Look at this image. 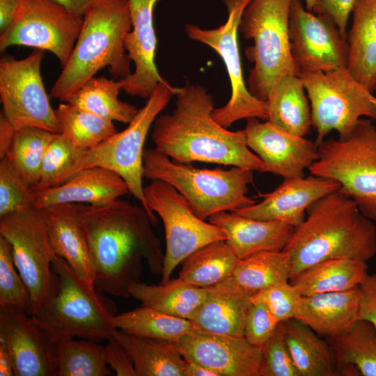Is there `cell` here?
<instances>
[{"label":"cell","instance_id":"4fadbf2b","mask_svg":"<svg viewBox=\"0 0 376 376\" xmlns=\"http://www.w3.org/2000/svg\"><path fill=\"white\" fill-rule=\"evenodd\" d=\"M143 191L147 205L159 216L165 230L161 283L168 281L175 268L190 254L210 243L226 240L221 229L199 218L186 198L167 182L152 180Z\"/></svg>","mask_w":376,"mask_h":376},{"label":"cell","instance_id":"ac0fdd59","mask_svg":"<svg viewBox=\"0 0 376 376\" xmlns=\"http://www.w3.org/2000/svg\"><path fill=\"white\" fill-rule=\"evenodd\" d=\"M183 358L196 361L218 376H260L263 348L244 336L195 328L175 343Z\"/></svg>","mask_w":376,"mask_h":376},{"label":"cell","instance_id":"6da1fadb","mask_svg":"<svg viewBox=\"0 0 376 376\" xmlns=\"http://www.w3.org/2000/svg\"><path fill=\"white\" fill-rule=\"evenodd\" d=\"M77 207L97 289L115 297H131L130 288L140 282L144 261L152 274H162L164 253L142 205L118 198L103 205L77 203Z\"/></svg>","mask_w":376,"mask_h":376},{"label":"cell","instance_id":"d4e9b609","mask_svg":"<svg viewBox=\"0 0 376 376\" xmlns=\"http://www.w3.org/2000/svg\"><path fill=\"white\" fill-rule=\"evenodd\" d=\"M359 285L341 292L301 295L295 318L321 337H334L359 320Z\"/></svg>","mask_w":376,"mask_h":376},{"label":"cell","instance_id":"2e32d148","mask_svg":"<svg viewBox=\"0 0 376 376\" xmlns=\"http://www.w3.org/2000/svg\"><path fill=\"white\" fill-rule=\"evenodd\" d=\"M289 39L298 75L347 66V38L330 18L306 10L301 0H292L291 3Z\"/></svg>","mask_w":376,"mask_h":376},{"label":"cell","instance_id":"9a60e30c","mask_svg":"<svg viewBox=\"0 0 376 376\" xmlns=\"http://www.w3.org/2000/svg\"><path fill=\"white\" fill-rule=\"evenodd\" d=\"M45 51L35 49L17 60L0 59V99L2 114L17 129L36 127L58 134L60 129L41 75Z\"/></svg>","mask_w":376,"mask_h":376},{"label":"cell","instance_id":"d590c367","mask_svg":"<svg viewBox=\"0 0 376 376\" xmlns=\"http://www.w3.org/2000/svg\"><path fill=\"white\" fill-rule=\"evenodd\" d=\"M110 320L117 329L173 343L196 328L189 320L172 316L146 306L115 315Z\"/></svg>","mask_w":376,"mask_h":376},{"label":"cell","instance_id":"f35d334b","mask_svg":"<svg viewBox=\"0 0 376 376\" xmlns=\"http://www.w3.org/2000/svg\"><path fill=\"white\" fill-rule=\"evenodd\" d=\"M104 347L90 340L65 339L57 343V376H105L111 370Z\"/></svg>","mask_w":376,"mask_h":376},{"label":"cell","instance_id":"db71d44e","mask_svg":"<svg viewBox=\"0 0 376 376\" xmlns=\"http://www.w3.org/2000/svg\"><path fill=\"white\" fill-rule=\"evenodd\" d=\"M74 13L84 17L95 0H53Z\"/></svg>","mask_w":376,"mask_h":376},{"label":"cell","instance_id":"e0dca14e","mask_svg":"<svg viewBox=\"0 0 376 376\" xmlns=\"http://www.w3.org/2000/svg\"><path fill=\"white\" fill-rule=\"evenodd\" d=\"M22 308L0 305V342L12 357L15 376H57V343Z\"/></svg>","mask_w":376,"mask_h":376},{"label":"cell","instance_id":"ffe728a7","mask_svg":"<svg viewBox=\"0 0 376 376\" xmlns=\"http://www.w3.org/2000/svg\"><path fill=\"white\" fill-rule=\"evenodd\" d=\"M159 0H128L132 29L125 40V49L134 64V70L120 79L123 90L130 95L148 100L158 84L167 81L155 63L157 37L154 9Z\"/></svg>","mask_w":376,"mask_h":376},{"label":"cell","instance_id":"8fae6325","mask_svg":"<svg viewBox=\"0 0 376 376\" xmlns=\"http://www.w3.org/2000/svg\"><path fill=\"white\" fill-rule=\"evenodd\" d=\"M0 235L11 244L13 260L30 296V316L39 312L57 290L52 269L56 255L40 209L26 208L0 217Z\"/></svg>","mask_w":376,"mask_h":376},{"label":"cell","instance_id":"9c48e42d","mask_svg":"<svg viewBox=\"0 0 376 376\" xmlns=\"http://www.w3.org/2000/svg\"><path fill=\"white\" fill-rule=\"evenodd\" d=\"M311 110L317 145L333 130L347 137L363 116L376 122V97L347 68L323 72H301Z\"/></svg>","mask_w":376,"mask_h":376},{"label":"cell","instance_id":"5b68a950","mask_svg":"<svg viewBox=\"0 0 376 376\" xmlns=\"http://www.w3.org/2000/svg\"><path fill=\"white\" fill-rule=\"evenodd\" d=\"M52 269L56 292L31 315L39 327L56 343L75 337L95 342L113 337L117 329L110 319L116 315L115 303L90 287L61 257L55 256Z\"/></svg>","mask_w":376,"mask_h":376},{"label":"cell","instance_id":"8992f818","mask_svg":"<svg viewBox=\"0 0 376 376\" xmlns=\"http://www.w3.org/2000/svg\"><path fill=\"white\" fill-rule=\"evenodd\" d=\"M143 177L173 186L203 220L219 212H235L257 202L247 196L253 171L237 166L228 170L197 169L178 163L156 149L145 148Z\"/></svg>","mask_w":376,"mask_h":376},{"label":"cell","instance_id":"4dcf8cb0","mask_svg":"<svg viewBox=\"0 0 376 376\" xmlns=\"http://www.w3.org/2000/svg\"><path fill=\"white\" fill-rule=\"evenodd\" d=\"M285 340L301 376H335L332 350L313 329L296 318L282 322Z\"/></svg>","mask_w":376,"mask_h":376},{"label":"cell","instance_id":"ee69618b","mask_svg":"<svg viewBox=\"0 0 376 376\" xmlns=\"http://www.w3.org/2000/svg\"><path fill=\"white\" fill-rule=\"evenodd\" d=\"M262 348L260 376H301L288 350L283 322Z\"/></svg>","mask_w":376,"mask_h":376},{"label":"cell","instance_id":"83f0119b","mask_svg":"<svg viewBox=\"0 0 376 376\" xmlns=\"http://www.w3.org/2000/svg\"><path fill=\"white\" fill-rule=\"evenodd\" d=\"M270 123L289 134L304 136L310 130L311 110L303 79L297 74L283 76L265 101Z\"/></svg>","mask_w":376,"mask_h":376},{"label":"cell","instance_id":"7c38bea8","mask_svg":"<svg viewBox=\"0 0 376 376\" xmlns=\"http://www.w3.org/2000/svg\"><path fill=\"white\" fill-rule=\"evenodd\" d=\"M250 1L223 0L228 10V18L217 29H204L191 24L185 26L190 39L214 49L224 63L230 79L231 95L225 105L214 108L212 117L226 128L242 119H268L266 102L255 97L246 84L240 53L239 24L243 11Z\"/></svg>","mask_w":376,"mask_h":376},{"label":"cell","instance_id":"4316f807","mask_svg":"<svg viewBox=\"0 0 376 376\" xmlns=\"http://www.w3.org/2000/svg\"><path fill=\"white\" fill-rule=\"evenodd\" d=\"M347 32V70L370 92L376 91V0H360Z\"/></svg>","mask_w":376,"mask_h":376},{"label":"cell","instance_id":"e575fe53","mask_svg":"<svg viewBox=\"0 0 376 376\" xmlns=\"http://www.w3.org/2000/svg\"><path fill=\"white\" fill-rule=\"evenodd\" d=\"M239 260L225 240L213 242L181 263L179 278L194 286L210 288L230 278Z\"/></svg>","mask_w":376,"mask_h":376},{"label":"cell","instance_id":"bcb514c9","mask_svg":"<svg viewBox=\"0 0 376 376\" xmlns=\"http://www.w3.org/2000/svg\"><path fill=\"white\" fill-rule=\"evenodd\" d=\"M279 323L265 304L252 302L246 318L244 337L251 345L263 347Z\"/></svg>","mask_w":376,"mask_h":376},{"label":"cell","instance_id":"44dd1931","mask_svg":"<svg viewBox=\"0 0 376 376\" xmlns=\"http://www.w3.org/2000/svg\"><path fill=\"white\" fill-rule=\"evenodd\" d=\"M340 185L331 179L311 175L284 178L263 200L235 212L256 219L279 221L297 227L305 219L307 208L324 196L338 190Z\"/></svg>","mask_w":376,"mask_h":376},{"label":"cell","instance_id":"11a10c76","mask_svg":"<svg viewBox=\"0 0 376 376\" xmlns=\"http://www.w3.org/2000/svg\"><path fill=\"white\" fill-rule=\"evenodd\" d=\"M15 376L12 357L4 343L0 342V376Z\"/></svg>","mask_w":376,"mask_h":376},{"label":"cell","instance_id":"7dc6e473","mask_svg":"<svg viewBox=\"0 0 376 376\" xmlns=\"http://www.w3.org/2000/svg\"><path fill=\"white\" fill-rule=\"evenodd\" d=\"M360 0H315L313 12L330 18L347 38L350 15Z\"/></svg>","mask_w":376,"mask_h":376},{"label":"cell","instance_id":"d6986e66","mask_svg":"<svg viewBox=\"0 0 376 376\" xmlns=\"http://www.w3.org/2000/svg\"><path fill=\"white\" fill-rule=\"evenodd\" d=\"M258 118L246 119L243 130L246 145L264 164L262 172L272 173L283 178L304 176V171L318 157L315 141L304 136L285 132L269 121Z\"/></svg>","mask_w":376,"mask_h":376},{"label":"cell","instance_id":"f5cc1de1","mask_svg":"<svg viewBox=\"0 0 376 376\" xmlns=\"http://www.w3.org/2000/svg\"><path fill=\"white\" fill-rule=\"evenodd\" d=\"M185 376H218L207 367L189 359L184 358Z\"/></svg>","mask_w":376,"mask_h":376},{"label":"cell","instance_id":"836d02e7","mask_svg":"<svg viewBox=\"0 0 376 376\" xmlns=\"http://www.w3.org/2000/svg\"><path fill=\"white\" fill-rule=\"evenodd\" d=\"M292 261L288 253L267 251L240 259L228 280L251 297L272 285L290 281Z\"/></svg>","mask_w":376,"mask_h":376},{"label":"cell","instance_id":"603a6c76","mask_svg":"<svg viewBox=\"0 0 376 376\" xmlns=\"http://www.w3.org/2000/svg\"><path fill=\"white\" fill-rule=\"evenodd\" d=\"M52 248L90 287L95 288V271L77 203L57 204L40 209Z\"/></svg>","mask_w":376,"mask_h":376},{"label":"cell","instance_id":"7bdbcfd3","mask_svg":"<svg viewBox=\"0 0 376 376\" xmlns=\"http://www.w3.org/2000/svg\"><path fill=\"white\" fill-rule=\"evenodd\" d=\"M0 305H14L27 314L30 296L14 262L10 242L0 235ZM29 315V314H28Z\"/></svg>","mask_w":376,"mask_h":376},{"label":"cell","instance_id":"60d3db41","mask_svg":"<svg viewBox=\"0 0 376 376\" xmlns=\"http://www.w3.org/2000/svg\"><path fill=\"white\" fill-rule=\"evenodd\" d=\"M88 151L75 146L61 134H55L46 148L40 179L35 187L45 189L66 182L79 171Z\"/></svg>","mask_w":376,"mask_h":376},{"label":"cell","instance_id":"30bf717a","mask_svg":"<svg viewBox=\"0 0 376 376\" xmlns=\"http://www.w3.org/2000/svg\"><path fill=\"white\" fill-rule=\"evenodd\" d=\"M175 90L176 87L171 86L168 81L159 83L128 126L88 150L79 166V171L100 166L119 175L153 224H156L157 219L147 205L143 186L144 144L154 121L168 105Z\"/></svg>","mask_w":376,"mask_h":376},{"label":"cell","instance_id":"74e56055","mask_svg":"<svg viewBox=\"0 0 376 376\" xmlns=\"http://www.w3.org/2000/svg\"><path fill=\"white\" fill-rule=\"evenodd\" d=\"M54 111L60 134L79 148L90 150L118 132L113 121L69 102Z\"/></svg>","mask_w":376,"mask_h":376},{"label":"cell","instance_id":"c3c4849f","mask_svg":"<svg viewBox=\"0 0 376 376\" xmlns=\"http://www.w3.org/2000/svg\"><path fill=\"white\" fill-rule=\"evenodd\" d=\"M104 360L117 376H137L134 363L123 347L112 337L104 347Z\"/></svg>","mask_w":376,"mask_h":376},{"label":"cell","instance_id":"f907efd6","mask_svg":"<svg viewBox=\"0 0 376 376\" xmlns=\"http://www.w3.org/2000/svg\"><path fill=\"white\" fill-rule=\"evenodd\" d=\"M16 128L1 113L0 116V159L8 153Z\"/></svg>","mask_w":376,"mask_h":376},{"label":"cell","instance_id":"cb8c5ba5","mask_svg":"<svg viewBox=\"0 0 376 376\" xmlns=\"http://www.w3.org/2000/svg\"><path fill=\"white\" fill-rule=\"evenodd\" d=\"M225 233L226 243L240 259L267 251H282L295 227L279 221L260 220L235 212H219L208 218Z\"/></svg>","mask_w":376,"mask_h":376},{"label":"cell","instance_id":"7402d4cb","mask_svg":"<svg viewBox=\"0 0 376 376\" xmlns=\"http://www.w3.org/2000/svg\"><path fill=\"white\" fill-rule=\"evenodd\" d=\"M35 189L33 207L37 209L63 203L103 205L130 193L119 175L100 166L83 169L58 186Z\"/></svg>","mask_w":376,"mask_h":376},{"label":"cell","instance_id":"3957f363","mask_svg":"<svg viewBox=\"0 0 376 376\" xmlns=\"http://www.w3.org/2000/svg\"><path fill=\"white\" fill-rule=\"evenodd\" d=\"M306 212L283 249L292 261L290 281L326 260L368 262L376 255V226L340 189L314 202Z\"/></svg>","mask_w":376,"mask_h":376},{"label":"cell","instance_id":"b9f144b4","mask_svg":"<svg viewBox=\"0 0 376 376\" xmlns=\"http://www.w3.org/2000/svg\"><path fill=\"white\" fill-rule=\"evenodd\" d=\"M35 186L29 183L7 157L0 161V217L33 207Z\"/></svg>","mask_w":376,"mask_h":376},{"label":"cell","instance_id":"9f6ffc18","mask_svg":"<svg viewBox=\"0 0 376 376\" xmlns=\"http://www.w3.org/2000/svg\"><path fill=\"white\" fill-rule=\"evenodd\" d=\"M315 0H305V8L306 10L313 12Z\"/></svg>","mask_w":376,"mask_h":376},{"label":"cell","instance_id":"5bb4252c","mask_svg":"<svg viewBox=\"0 0 376 376\" xmlns=\"http://www.w3.org/2000/svg\"><path fill=\"white\" fill-rule=\"evenodd\" d=\"M83 18L53 0H22L10 25L1 32L0 51L14 45L49 51L63 67Z\"/></svg>","mask_w":376,"mask_h":376},{"label":"cell","instance_id":"8d00e7d4","mask_svg":"<svg viewBox=\"0 0 376 376\" xmlns=\"http://www.w3.org/2000/svg\"><path fill=\"white\" fill-rule=\"evenodd\" d=\"M123 90L120 79L94 77L84 84L66 102L111 121L129 123L139 109L118 99Z\"/></svg>","mask_w":376,"mask_h":376},{"label":"cell","instance_id":"277c9868","mask_svg":"<svg viewBox=\"0 0 376 376\" xmlns=\"http://www.w3.org/2000/svg\"><path fill=\"white\" fill-rule=\"evenodd\" d=\"M132 29L128 0H95L84 15L72 54L53 84L50 96L66 102L102 68L114 79L131 74L125 40Z\"/></svg>","mask_w":376,"mask_h":376},{"label":"cell","instance_id":"52a82bcc","mask_svg":"<svg viewBox=\"0 0 376 376\" xmlns=\"http://www.w3.org/2000/svg\"><path fill=\"white\" fill-rule=\"evenodd\" d=\"M292 0H251L243 11L239 32L253 45L246 50L253 63L246 81L250 93L265 102L279 80L298 70L289 39V15Z\"/></svg>","mask_w":376,"mask_h":376},{"label":"cell","instance_id":"ab89813d","mask_svg":"<svg viewBox=\"0 0 376 376\" xmlns=\"http://www.w3.org/2000/svg\"><path fill=\"white\" fill-rule=\"evenodd\" d=\"M55 133L36 127L17 128L6 157L32 185L40 179L42 159Z\"/></svg>","mask_w":376,"mask_h":376},{"label":"cell","instance_id":"f1b7e54d","mask_svg":"<svg viewBox=\"0 0 376 376\" xmlns=\"http://www.w3.org/2000/svg\"><path fill=\"white\" fill-rule=\"evenodd\" d=\"M336 365V375L376 376V329L358 320L345 332L326 338Z\"/></svg>","mask_w":376,"mask_h":376},{"label":"cell","instance_id":"1f68e13d","mask_svg":"<svg viewBox=\"0 0 376 376\" xmlns=\"http://www.w3.org/2000/svg\"><path fill=\"white\" fill-rule=\"evenodd\" d=\"M130 292L142 306L191 321L208 290L190 285L178 277L159 285L140 281L131 286Z\"/></svg>","mask_w":376,"mask_h":376},{"label":"cell","instance_id":"d6a6232c","mask_svg":"<svg viewBox=\"0 0 376 376\" xmlns=\"http://www.w3.org/2000/svg\"><path fill=\"white\" fill-rule=\"evenodd\" d=\"M113 337L130 356L137 376H185L184 358L175 343L120 329Z\"/></svg>","mask_w":376,"mask_h":376},{"label":"cell","instance_id":"ba28073f","mask_svg":"<svg viewBox=\"0 0 376 376\" xmlns=\"http://www.w3.org/2000/svg\"><path fill=\"white\" fill-rule=\"evenodd\" d=\"M318 147L311 175L338 182L360 211L376 221V127L372 120L361 118L347 137L325 139Z\"/></svg>","mask_w":376,"mask_h":376},{"label":"cell","instance_id":"7a4b0ae2","mask_svg":"<svg viewBox=\"0 0 376 376\" xmlns=\"http://www.w3.org/2000/svg\"><path fill=\"white\" fill-rule=\"evenodd\" d=\"M175 107L158 116L151 139L155 149L178 163H213L263 171L264 164L246 145L244 130L230 131L212 117L214 104L205 88H177Z\"/></svg>","mask_w":376,"mask_h":376},{"label":"cell","instance_id":"f546056e","mask_svg":"<svg viewBox=\"0 0 376 376\" xmlns=\"http://www.w3.org/2000/svg\"><path fill=\"white\" fill-rule=\"evenodd\" d=\"M366 261L332 258L317 263L290 281L303 296L341 292L359 286L368 274Z\"/></svg>","mask_w":376,"mask_h":376},{"label":"cell","instance_id":"f6af8a7d","mask_svg":"<svg viewBox=\"0 0 376 376\" xmlns=\"http://www.w3.org/2000/svg\"><path fill=\"white\" fill-rule=\"evenodd\" d=\"M301 295L290 281L266 288L251 299L252 302H262L267 306L279 322L295 318Z\"/></svg>","mask_w":376,"mask_h":376},{"label":"cell","instance_id":"484cf974","mask_svg":"<svg viewBox=\"0 0 376 376\" xmlns=\"http://www.w3.org/2000/svg\"><path fill=\"white\" fill-rule=\"evenodd\" d=\"M207 289V295L191 320L195 327L212 333L244 336L251 297L228 280Z\"/></svg>","mask_w":376,"mask_h":376},{"label":"cell","instance_id":"681fc988","mask_svg":"<svg viewBox=\"0 0 376 376\" xmlns=\"http://www.w3.org/2000/svg\"><path fill=\"white\" fill-rule=\"evenodd\" d=\"M359 320L370 322L376 329V274H368L359 285Z\"/></svg>","mask_w":376,"mask_h":376},{"label":"cell","instance_id":"816d5d0a","mask_svg":"<svg viewBox=\"0 0 376 376\" xmlns=\"http://www.w3.org/2000/svg\"><path fill=\"white\" fill-rule=\"evenodd\" d=\"M22 0H0V33L11 23Z\"/></svg>","mask_w":376,"mask_h":376}]
</instances>
